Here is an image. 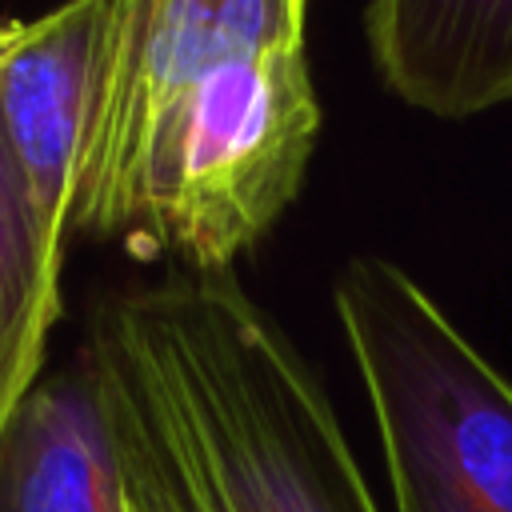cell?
<instances>
[{"instance_id":"cell-1","label":"cell","mask_w":512,"mask_h":512,"mask_svg":"<svg viewBox=\"0 0 512 512\" xmlns=\"http://www.w3.org/2000/svg\"><path fill=\"white\" fill-rule=\"evenodd\" d=\"M304 16L308 0H108L68 232L232 268L320 136Z\"/></svg>"},{"instance_id":"cell-2","label":"cell","mask_w":512,"mask_h":512,"mask_svg":"<svg viewBox=\"0 0 512 512\" xmlns=\"http://www.w3.org/2000/svg\"><path fill=\"white\" fill-rule=\"evenodd\" d=\"M84 348L148 412L196 512H380L320 376L232 268L104 296Z\"/></svg>"},{"instance_id":"cell-3","label":"cell","mask_w":512,"mask_h":512,"mask_svg":"<svg viewBox=\"0 0 512 512\" xmlns=\"http://www.w3.org/2000/svg\"><path fill=\"white\" fill-rule=\"evenodd\" d=\"M332 300L396 512H512V380L384 256H352Z\"/></svg>"},{"instance_id":"cell-4","label":"cell","mask_w":512,"mask_h":512,"mask_svg":"<svg viewBox=\"0 0 512 512\" xmlns=\"http://www.w3.org/2000/svg\"><path fill=\"white\" fill-rule=\"evenodd\" d=\"M0 512H136L112 396L84 348L4 420Z\"/></svg>"},{"instance_id":"cell-5","label":"cell","mask_w":512,"mask_h":512,"mask_svg":"<svg viewBox=\"0 0 512 512\" xmlns=\"http://www.w3.org/2000/svg\"><path fill=\"white\" fill-rule=\"evenodd\" d=\"M104 20L108 0H64L36 20L0 24V116L40 208L64 232Z\"/></svg>"},{"instance_id":"cell-6","label":"cell","mask_w":512,"mask_h":512,"mask_svg":"<svg viewBox=\"0 0 512 512\" xmlns=\"http://www.w3.org/2000/svg\"><path fill=\"white\" fill-rule=\"evenodd\" d=\"M364 36L408 108L468 120L512 104V0H368Z\"/></svg>"},{"instance_id":"cell-7","label":"cell","mask_w":512,"mask_h":512,"mask_svg":"<svg viewBox=\"0 0 512 512\" xmlns=\"http://www.w3.org/2000/svg\"><path fill=\"white\" fill-rule=\"evenodd\" d=\"M64 244L68 232L40 208L0 116V428L40 380L60 320Z\"/></svg>"},{"instance_id":"cell-8","label":"cell","mask_w":512,"mask_h":512,"mask_svg":"<svg viewBox=\"0 0 512 512\" xmlns=\"http://www.w3.org/2000/svg\"><path fill=\"white\" fill-rule=\"evenodd\" d=\"M96 368H100V376L108 384V396H112V412H116V428H120V444H124V464H128V484H132L136 512H196V504H192V496L184 488V476H180L164 436L148 420V412L136 404V396L100 360H96Z\"/></svg>"}]
</instances>
